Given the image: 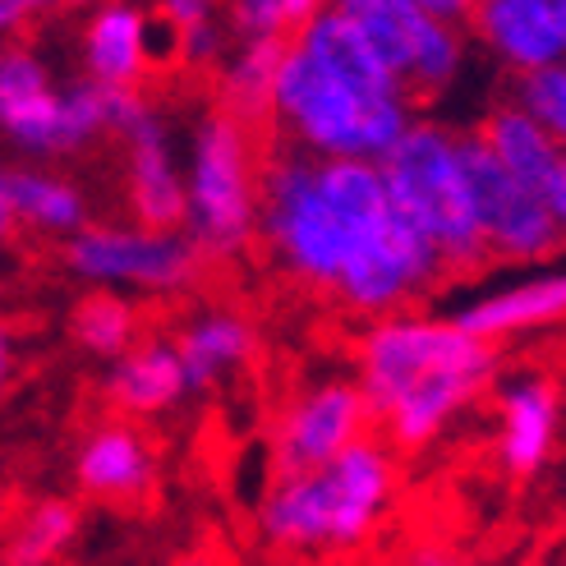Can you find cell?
<instances>
[{
    "instance_id": "cell-12",
    "label": "cell",
    "mask_w": 566,
    "mask_h": 566,
    "mask_svg": "<svg viewBox=\"0 0 566 566\" xmlns=\"http://www.w3.org/2000/svg\"><path fill=\"white\" fill-rule=\"evenodd\" d=\"M489 369H493V350L474 355V359H461V364H447V369H433L429 378H419V382L401 396V401H396V406L382 415L387 429H391V438L401 442V447L423 442L479 382L489 378Z\"/></svg>"
},
{
    "instance_id": "cell-20",
    "label": "cell",
    "mask_w": 566,
    "mask_h": 566,
    "mask_svg": "<svg viewBox=\"0 0 566 566\" xmlns=\"http://www.w3.org/2000/svg\"><path fill=\"white\" fill-rule=\"evenodd\" d=\"M244 350H249V332L240 323H231V318H212L203 327H193L185 342H180V350H176L180 369H185V387L208 382L221 369V364L240 359Z\"/></svg>"
},
{
    "instance_id": "cell-21",
    "label": "cell",
    "mask_w": 566,
    "mask_h": 566,
    "mask_svg": "<svg viewBox=\"0 0 566 566\" xmlns=\"http://www.w3.org/2000/svg\"><path fill=\"white\" fill-rule=\"evenodd\" d=\"M516 106L553 138L557 148H566V65H562V61L521 74Z\"/></svg>"
},
{
    "instance_id": "cell-4",
    "label": "cell",
    "mask_w": 566,
    "mask_h": 566,
    "mask_svg": "<svg viewBox=\"0 0 566 566\" xmlns=\"http://www.w3.org/2000/svg\"><path fill=\"white\" fill-rule=\"evenodd\" d=\"M451 153H457V171L484 253H493V259H539V253H553L562 244V226L544 208V198L506 176L502 161L484 148V138H451Z\"/></svg>"
},
{
    "instance_id": "cell-23",
    "label": "cell",
    "mask_w": 566,
    "mask_h": 566,
    "mask_svg": "<svg viewBox=\"0 0 566 566\" xmlns=\"http://www.w3.org/2000/svg\"><path fill=\"white\" fill-rule=\"evenodd\" d=\"M74 332H78V342H88L93 350H120L134 332V308L111 295H97L74 314Z\"/></svg>"
},
{
    "instance_id": "cell-16",
    "label": "cell",
    "mask_w": 566,
    "mask_h": 566,
    "mask_svg": "<svg viewBox=\"0 0 566 566\" xmlns=\"http://www.w3.org/2000/svg\"><path fill=\"white\" fill-rule=\"evenodd\" d=\"M88 65L106 88H129V78L144 65V19L129 10H106L88 28Z\"/></svg>"
},
{
    "instance_id": "cell-18",
    "label": "cell",
    "mask_w": 566,
    "mask_h": 566,
    "mask_svg": "<svg viewBox=\"0 0 566 566\" xmlns=\"http://www.w3.org/2000/svg\"><path fill=\"white\" fill-rule=\"evenodd\" d=\"M180 387H185V369L171 350H138L111 378V396L120 401V410H138V415L171 406Z\"/></svg>"
},
{
    "instance_id": "cell-10",
    "label": "cell",
    "mask_w": 566,
    "mask_h": 566,
    "mask_svg": "<svg viewBox=\"0 0 566 566\" xmlns=\"http://www.w3.org/2000/svg\"><path fill=\"white\" fill-rule=\"evenodd\" d=\"M70 263L88 276H125L148 286H185L198 272V253L171 235H129V231H93L70 244Z\"/></svg>"
},
{
    "instance_id": "cell-25",
    "label": "cell",
    "mask_w": 566,
    "mask_h": 566,
    "mask_svg": "<svg viewBox=\"0 0 566 566\" xmlns=\"http://www.w3.org/2000/svg\"><path fill=\"white\" fill-rule=\"evenodd\" d=\"M410 6L419 10V14H429V19H438V23H465L470 19V6L474 0H410Z\"/></svg>"
},
{
    "instance_id": "cell-28",
    "label": "cell",
    "mask_w": 566,
    "mask_h": 566,
    "mask_svg": "<svg viewBox=\"0 0 566 566\" xmlns=\"http://www.w3.org/2000/svg\"><path fill=\"white\" fill-rule=\"evenodd\" d=\"M28 10H33V0H0V28H10L19 23Z\"/></svg>"
},
{
    "instance_id": "cell-32",
    "label": "cell",
    "mask_w": 566,
    "mask_h": 566,
    "mask_svg": "<svg viewBox=\"0 0 566 566\" xmlns=\"http://www.w3.org/2000/svg\"><path fill=\"white\" fill-rule=\"evenodd\" d=\"M429 566H451V562H429Z\"/></svg>"
},
{
    "instance_id": "cell-27",
    "label": "cell",
    "mask_w": 566,
    "mask_h": 566,
    "mask_svg": "<svg viewBox=\"0 0 566 566\" xmlns=\"http://www.w3.org/2000/svg\"><path fill=\"white\" fill-rule=\"evenodd\" d=\"M544 208L553 212V221L562 226V235H566V161H562V171H557V180H553V189L544 193Z\"/></svg>"
},
{
    "instance_id": "cell-33",
    "label": "cell",
    "mask_w": 566,
    "mask_h": 566,
    "mask_svg": "<svg viewBox=\"0 0 566 566\" xmlns=\"http://www.w3.org/2000/svg\"><path fill=\"white\" fill-rule=\"evenodd\" d=\"M562 10H566V0H562Z\"/></svg>"
},
{
    "instance_id": "cell-29",
    "label": "cell",
    "mask_w": 566,
    "mask_h": 566,
    "mask_svg": "<svg viewBox=\"0 0 566 566\" xmlns=\"http://www.w3.org/2000/svg\"><path fill=\"white\" fill-rule=\"evenodd\" d=\"M374 6H387V0H336V10H342V14H364V10H374Z\"/></svg>"
},
{
    "instance_id": "cell-2",
    "label": "cell",
    "mask_w": 566,
    "mask_h": 566,
    "mask_svg": "<svg viewBox=\"0 0 566 566\" xmlns=\"http://www.w3.org/2000/svg\"><path fill=\"white\" fill-rule=\"evenodd\" d=\"M272 111L295 125L304 144H314L332 157H355V161L359 157L382 161L410 129L401 97H350L300 46L281 55L276 65Z\"/></svg>"
},
{
    "instance_id": "cell-22",
    "label": "cell",
    "mask_w": 566,
    "mask_h": 566,
    "mask_svg": "<svg viewBox=\"0 0 566 566\" xmlns=\"http://www.w3.org/2000/svg\"><path fill=\"white\" fill-rule=\"evenodd\" d=\"M0 185H6V198L10 208L33 217L42 226H74L78 221V198L55 185V180H38V176H0Z\"/></svg>"
},
{
    "instance_id": "cell-5",
    "label": "cell",
    "mask_w": 566,
    "mask_h": 566,
    "mask_svg": "<svg viewBox=\"0 0 566 566\" xmlns=\"http://www.w3.org/2000/svg\"><path fill=\"white\" fill-rule=\"evenodd\" d=\"M249 134L231 116H212L198 138L193 166V226L198 240L217 253L244 244L253 221V171H249Z\"/></svg>"
},
{
    "instance_id": "cell-6",
    "label": "cell",
    "mask_w": 566,
    "mask_h": 566,
    "mask_svg": "<svg viewBox=\"0 0 566 566\" xmlns=\"http://www.w3.org/2000/svg\"><path fill=\"white\" fill-rule=\"evenodd\" d=\"M479 336L461 332L457 323H387L364 342V406L369 415H387L401 396L429 378L433 369L484 355Z\"/></svg>"
},
{
    "instance_id": "cell-17",
    "label": "cell",
    "mask_w": 566,
    "mask_h": 566,
    "mask_svg": "<svg viewBox=\"0 0 566 566\" xmlns=\"http://www.w3.org/2000/svg\"><path fill=\"white\" fill-rule=\"evenodd\" d=\"M78 479L93 493H129V489H138L148 479L144 442H138L129 429H102L88 447H83Z\"/></svg>"
},
{
    "instance_id": "cell-7",
    "label": "cell",
    "mask_w": 566,
    "mask_h": 566,
    "mask_svg": "<svg viewBox=\"0 0 566 566\" xmlns=\"http://www.w3.org/2000/svg\"><path fill=\"white\" fill-rule=\"evenodd\" d=\"M268 193H272V235L286 249L291 268L304 281H314V286H336L346 263V235L318 189V166L276 161L268 176Z\"/></svg>"
},
{
    "instance_id": "cell-8",
    "label": "cell",
    "mask_w": 566,
    "mask_h": 566,
    "mask_svg": "<svg viewBox=\"0 0 566 566\" xmlns=\"http://www.w3.org/2000/svg\"><path fill=\"white\" fill-rule=\"evenodd\" d=\"M369 406H364V391L355 387H323L314 396L291 410L286 429L276 442V470L281 479H295L308 470H323L327 461H336L350 442L364 438V423H369Z\"/></svg>"
},
{
    "instance_id": "cell-31",
    "label": "cell",
    "mask_w": 566,
    "mask_h": 566,
    "mask_svg": "<svg viewBox=\"0 0 566 566\" xmlns=\"http://www.w3.org/2000/svg\"><path fill=\"white\" fill-rule=\"evenodd\" d=\"M6 364H10L6 359V336H0V378H6Z\"/></svg>"
},
{
    "instance_id": "cell-3",
    "label": "cell",
    "mask_w": 566,
    "mask_h": 566,
    "mask_svg": "<svg viewBox=\"0 0 566 566\" xmlns=\"http://www.w3.org/2000/svg\"><path fill=\"white\" fill-rule=\"evenodd\" d=\"M378 171L387 180V189L401 198V203L423 221V231L433 235L442 268H474L484 259V244H479L474 217L465 203V185L457 171V153H451V138L433 125L406 129L401 144H396Z\"/></svg>"
},
{
    "instance_id": "cell-19",
    "label": "cell",
    "mask_w": 566,
    "mask_h": 566,
    "mask_svg": "<svg viewBox=\"0 0 566 566\" xmlns=\"http://www.w3.org/2000/svg\"><path fill=\"white\" fill-rule=\"evenodd\" d=\"M553 438V391L548 387H521L506 401V465L530 474L544 461Z\"/></svg>"
},
{
    "instance_id": "cell-11",
    "label": "cell",
    "mask_w": 566,
    "mask_h": 566,
    "mask_svg": "<svg viewBox=\"0 0 566 566\" xmlns=\"http://www.w3.org/2000/svg\"><path fill=\"white\" fill-rule=\"evenodd\" d=\"M300 51L314 61L332 83H342L350 97H401L396 93L391 74L382 70V61L374 55V46L364 42L359 23L342 10H327V14H314L304 23V38H300Z\"/></svg>"
},
{
    "instance_id": "cell-13",
    "label": "cell",
    "mask_w": 566,
    "mask_h": 566,
    "mask_svg": "<svg viewBox=\"0 0 566 566\" xmlns=\"http://www.w3.org/2000/svg\"><path fill=\"white\" fill-rule=\"evenodd\" d=\"M474 134L484 138V148L502 161V171L512 180H521L530 193L544 198L553 189V180H557L566 157H562V148L553 144V138L525 116L521 106H497Z\"/></svg>"
},
{
    "instance_id": "cell-30",
    "label": "cell",
    "mask_w": 566,
    "mask_h": 566,
    "mask_svg": "<svg viewBox=\"0 0 566 566\" xmlns=\"http://www.w3.org/2000/svg\"><path fill=\"white\" fill-rule=\"evenodd\" d=\"M10 212H14V208H10V198H6V185H0V235L10 231Z\"/></svg>"
},
{
    "instance_id": "cell-14",
    "label": "cell",
    "mask_w": 566,
    "mask_h": 566,
    "mask_svg": "<svg viewBox=\"0 0 566 566\" xmlns=\"http://www.w3.org/2000/svg\"><path fill=\"white\" fill-rule=\"evenodd\" d=\"M134 176H129V193H134V212L144 217L148 231H176L185 221V193L171 176V161H166V148H161V134L157 125L144 116L134 129Z\"/></svg>"
},
{
    "instance_id": "cell-1",
    "label": "cell",
    "mask_w": 566,
    "mask_h": 566,
    "mask_svg": "<svg viewBox=\"0 0 566 566\" xmlns=\"http://www.w3.org/2000/svg\"><path fill=\"white\" fill-rule=\"evenodd\" d=\"M387 457L374 442H350L342 457L323 470H308L295 479H281L272 493L263 525L281 544H350L374 525L378 506L387 497Z\"/></svg>"
},
{
    "instance_id": "cell-9",
    "label": "cell",
    "mask_w": 566,
    "mask_h": 566,
    "mask_svg": "<svg viewBox=\"0 0 566 566\" xmlns=\"http://www.w3.org/2000/svg\"><path fill=\"white\" fill-rule=\"evenodd\" d=\"M465 23L521 74L557 65L566 55L562 0H474Z\"/></svg>"
},
{
    "instance_id": "cell-15",
    "label": "cell",
    "mask_w": 566,
    "mask_h": 566,
    "mask_svg": "<svg viewBox=\"0 0 566 566\" xmlns=\"http://www.w3.org/2000/svg\"><path fill=\"white\" fill-rule=\"evenodd\" d=\"M553 318H566V276H544V281H530V286H516L506 295H493L484 304L465 308L457 327L479 336V342H489V336L516 332V327H539Z\"/></svg>"
},
{
    "instance_id": "cell-26",
    "label": "cell",
    "mask_w": 566,
    "mask_h": 566,
    "mask_svg": "<svg viewBox=\"0 0 566 566\" xmlns=\"http://www.w3.org/2000/svg\"><path fill=\"white\" fill-rule=\"evenodd\" d=\"M166 19L185 23L189 33H193V23H203V19H208V0H166Z\"/></svg>"
},
{
    "instance_id": "cell-24",
    "label": "cell",
    "mask_w": 566,
    "mask_h": 566,
    "mask_svg": "<svg viewBox=\"0 0 566 566\" xmlns=\"http://www.w3.org/2000/svg\"><path fill=\"white\" fill-rule=\"evenodd\" d=\"M70 530H74V516L65 512V506H42V512L28 521L23 534L14 539L10 562H14V566H42L55 548L70 539Z\"/></svg>"
}]
</instances>
